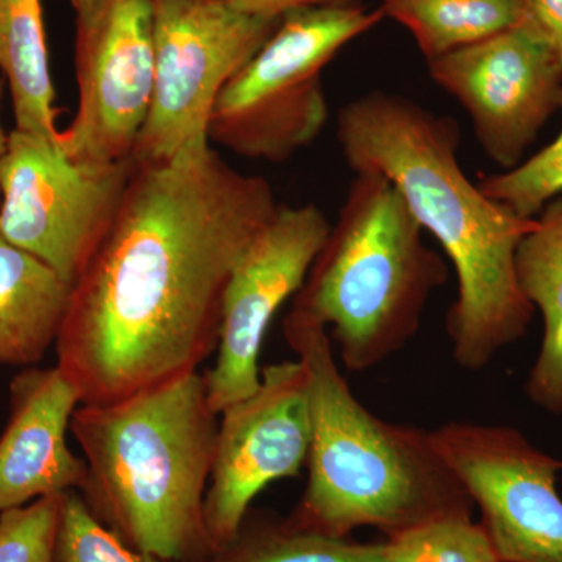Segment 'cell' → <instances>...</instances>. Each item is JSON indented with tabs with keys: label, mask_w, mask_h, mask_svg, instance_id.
Listing matches in <instances>:
<instances>
[{
	"label": "cell",
	"mask_w": 562,
	"mask_h": 562,
	"mask_svg": "<svg viewBox=\"0 0 562 562\" xmlns=\"http://www.w3.org/2000/svg\"><path fill=\"white\" fill-rule=\"evenodd\" d=\"M279 206L268 180L233 168L211 144L136 165L55 341L81 403L198 372L217 349L233 269Z\"/></svg>",
	"instance_id": "1"
},
{
	"label": "cell",
	"mask_w": 562,
	"mask_h": 562,
	"mask_svg": "<svg viewBox=\"0 0 562 562\" xmlns=\"http://www.w3.org/2000/svg\"><path fill=\"white\" fill-rule=\"evenodd\" d=\"M336 136L353 172L386 177L441 244L458 280L446 322L453 358L482 371L530 330L536 312L517 281L516 251L536 217L486 198L458 161L454 122L405 95L376 90L347 102Z\"/></svg>",
	"instance_id": "2"
},
{
	"label": "cell",
	"mask_w": 562,
	"mask_h": 562,
	"mask_svg": "<svg viewBox=\"0 0 562 562\" xmlns=\"http://www.w3.org/2000/svg\"><path fill=\"white\" fill-rule=\"evenodd\" d=\"M286 342L308 380V483L288 522L331 538L371 527L387 539L430 520L472 516L473 502L430 431L369 412L339 372L327 328L292 306Z\"/></svg>",
	"instance_id": "3"
},
{
	"label": "cell",
	"mask_w": 562,
	"mask_h": 562,
	"mask_svg": "<svg viewBox=\"0 0 562 562\" xmlns=\"http://www.w3.org/2000/svg\"><path fill=\"white\" fill-rule=\"evenodd\" d=\"M217 416L199 371L120 401L81 403L70 422L87 464L79 492L99 522L140 552L205 560Z\"/></svg>",
	"instance_id": "4"
},
{
	"label": "cell",
	"mask_w": 562,
	"mask_h": 562,
	"mask_svg": "<svg viewBox=\"0 0 562 562\" xmlns=\"http://www.w3.org/2000/svg\"><path fill=\"white\" fill-rule=\"evenodd\" d=\"M447 279L449 266L424 243L397 188L360 172L292 306L330 328L344 366L364 372L412 341Z\"/></svg>",
	"instance_id": "5"
},
{
	"label": "cell",
	"mask_w": 562,
	"mask_h": 562,
	"mask_svg": "<svg viewBox=\"0 0 562 562\" xmlns=\"http://www.w3.org/2000/svg\"><path fill=\"white\" fill-rule=\"evenodd\" d=\"M355 3L283 14L261 49L225 85L209 122L211 144L284 162L317 139L330 106L322 72L344 46L383 21Z\"/></svg>",
	"instance_id": "6"
},
{
	"label": "cell",
	"mask_w": 562,
	"mask_h": 562,
	"mask_svg": "<svg viewBox=\"0 0 562 562\" xmlns=\"http://www.w3.org/2000/svg\"><path fill=\"white\" fill-rule=\"evenodd\" d=\"M155 87L133 160L150 165L211 144L209 122L225 85L261 49L281 18L228 0H150Z\"/></svg>",
	"instance_id": "7"
},
{
	"label": "cell",
	"mask_w": 562,
	"mask_h": 562,
	"mask_svg": "<svg viewBox=\"0 0 562 562\" xmlns=\"http://www.w3.org/2000/svg\"><path fill=\"white\" fill-rule=\"evenodd\" d=\"M136 162L80 165L57 143L14 128L0 168V235L69 284L120 211Z\"/></svg>",
	"instance_id": "8"
},
{
	"label": "cell",
	"mask_w": 562,
	"mask_h": 562,
	"mask_svg": "<svg viewBox=\"0 0 562 562\" xmlns=\"http://www.w3.org/2000/svg\"><path fill=\"white\" fill-rule=\"evenodd\" d=\"M76 61L79 106L58 147L80 165L133 158L155 87L150 0H79Z\"/></svg>",
	"instance_id": "9"
},
{
	"label": "cell",
	"mask_w": 562,
	"mask_h": 562,
	"mask_svg": "<svg viewBox=\"0 0 562 562\" xmlns=\"http://www.w3.org/2000/svg\"><path fill=\"white\" fill-rule=\"evenodd\" d=\"M430 435L482 513L501 562H562V460L508 425L449 422Z\"/></svg>",
	"instance_id": "10"
},
{
	"label": "cell",
	"mask_w": 562,
	"mask_h": 562,
	"mask_svg": "<svg viewBox=\"0 0 562 562\" xmlns=\"http://www.w3.org/2000/svg\"><path fill=\"white\" fill-rule=\"evenodd\" d=\"M431 79L468 111L492 161L506 171L525 160L562 106V63L530 16L482 43L428 63Z\"/></svg>",
	"instance_id": "11"
},
{
	"label": "cell",
	"mask_w": 562,
	"mask_h": 562,
	"mask_svg": "<svg viewBox=\"0 0 562 562\" xmlns=\"http://www.w3.org/2000/svg\"><path fill=\"white\" fill-rule=\"evenodd\" d=\"M221 416L203 508L211 552L232 541L261 491L294 479L308 461L312 416L302 362L265 366L257 391Z\"/></svg>",
	"instance_id": "12"
},
{
	"label": "cell",
	"mask_w": 562,
	"mask_h": 562,
	"mask_svg": "<svg viewBox=\"0 0 562 562\" xmlns=\"http://www.w3.org/2000/svg\"><path fill=\"white\" fill-rule=\"evenodd\" d=\"M330 221L314 203L280 205L243 255L222 302L216 361L206 392L217 414L260 386V353L281 305L297 294L330 233Z\"/></svg>",
	"instance_id": "13"
},
{
	"label": "cell",
	"mask_w": 562,
	"mask_h": 562,
	"mask_svg": "<svg viewBox=\"0 0 562 562\" xmlns=\"http://www.w3.org/2000/svg\"><path fill=\"white\" fill-rule=\"evenodd\" d=\"M80 405L79 390L58 366L29 368L11 380L0 436V513L83 486L87 464L66 439Z\"/></svg>",
	"instance_id": "14"
},
{
	"label": "cell",
	"mask_w": 562,
	"mask_h": 562,
	"mask_svg": "<svg viewBox=\"0 0 562 562\" xmlns=\"http://www.w3.org/2000/svg\"><path fill=\"white\" fill-rule=\"evenodd\" d=\"M520 290L542 316V341L525 392L543 412L562 416V195L536 216L516 251Z\"/></svg>",
	"instance_id": "15"
},
{
	"label": "cell",
	"mask_w": 562,
	"mask_h": 562,
	"mask_svg": "<svg viewBox=\"0 0 562 562\" xmlns=\"http://www.w3.org/2000/svg\"><path fill=\"white\" fill-rule=\"evenodd\" d=\"M72 284L0 235V368L43 360L60 333Z\"/></svg>",
	"instance_id": "16"
},
{
	"label": "cell",
	"mask_w": 562,
	"mask_h": 562,
	"mask_svg": "<svg viewBox=\"0 0 562 562\" xmlns=\"http://www.w3.org/2000/svg\"><path fill=\"white\" fill-rule=\"evenodd\" d=\"M0 74L10 90L14 128L58 144L43 0H0Z\"/></svg>",
	"instance_id": "17"
},
{
	"label": "cell",
	"mask_w": 562,
	"mask_h": 562,
	"mask_svg": "<svg viewBox=\"0 0 562 562\" xmlns=\"http://www.w3.org/2000/svg\"><path fill=\"white\" fill-rule=\"evenodd\" d=\"M379 9L412 33L427 63L482 43L527 18L520 0H380Z\"/></svg>",
	"instance_id": "18"
},
{
	"label": "cell",
	"mask_w": 562,
	"mask_h": 562,
	"mask_svg": "<svg viewBox=\"0 0 562 562\" xmlns=\"http://www.w3.org/2000/svg\"><path fill=\"white\" fill-rule=\"evenodd\" d=\"M383 558L384 542L331 538L250 509L232 541L202 562H383Z\"/></svg>",
	"instance_id": "19"
},
{
	"label": "cell",
	"mask_w": 562,
	"mask_h": 562,
	"mask_svg": "<svg viewBox=\"0 0 562 562\" xmlns=\"http://www.w3.org/2000/svg\"><path fill=\"white\" fill-rule=\"evenodd\" d=\"M383 562H501L490 535L472 516L430 520L384 542Z\"/></svg>",
	"instance_id": "20"
},
{
	"label": "cell",
	"mask_w": 562,
	"mask_h": 562,
	"mask_svg": "<svg viewBox=\"0 0 562 562\" xmlns=\"http://www.w3.org/2000/svg\"><path fill=\"white\" fill-rule=\"evenodd\" d=\"M479 188L517 216L535 220L547 203L562 195V128L552 143L514 168L484 177Z\"/></svg>",
	"instance_id": "21"
},
{
	"label": "cell",
	"mask_w": 562,
	"mask_h": 562,
	"mask_svg": "<svg viewBox=\"0 0 562 562\" xmlns=\"http://www.w3.org/2000/svg\"><path fill=\"white\" fill-rule=\"evenodd\" d=\"M54 562H169L122 542L91 513L79 491L60 494Z\"/></svg>",
	"instance_id": "22"
},
{
	"label": "cell",
	"mask_w": 562,
	"mask_h": 562,
	"mask_svg": "<svg viewBox=\"0 0 562 562\" xmlns=\"http://www.w3.org/2000/svg\"><path fill=\"white\" fill-rule=\"evenodd\" d=\"M60 495L0 513V562H54Z\"/></svg>",
	"instance_id": "23"
},
{
	"label": "cell",
	"mask_w": 562,
	"mask_h": 562,
	"mask_svg": "<svg viewBox=\"0 0 562 562\" xmlns=\"http://www.w3.org/2000/svg\"><path fill=\"white\" fill-rule=\"evenodd\" d=\"M528 16L546 33L562 63V0H520Z\"/></svg>",
	"instance_id": "24"
},
{
	"label": "cell",
	"mask_w": 562,
	"mask_h": 562,
	"mask_svg": "<svg viewBox=\"0 0 562 562\" xmlns=\"http://www.w3.org/2000/svg\"><path fill=\"white\" fill-rule=\"evenodd\" d=\"M228 2L247 13L271 18H281L294 10L351 3L350 0H228Z\"/></svg>",
	"instance_id": "25"
},
{
	"label": "cell",
	"mask_w": 562,
	"mask_h": 562,
	"mask_svg": "<svg viewBox=\"0 0 562 562\" xmlns=\"http://www.w3.org/2000/svg\"><path fill=\"white\" fill-rule=\"evenodd\" d=\"M3 87H5V80H3L2 74H0V168H2L3 158H5L7 147H9L10 133L5 132L2 124V99H3Z\"/></svg>",
	"instance_id": "26"
},
{
	"label": "cell",
	"mask_w": 562,
	"mask_h": 562,
	"mask_svg": "<svg viewBox=\"0 0 562 562\" xmlns=\"http://www.w3.org/2000/svg\"><path fill=\"white\" fill-rule=\"evenodd\" d=\"M79 2V0H69V3Z\"/></svg>",
	"instance_id": "27"
}]
</instances>
